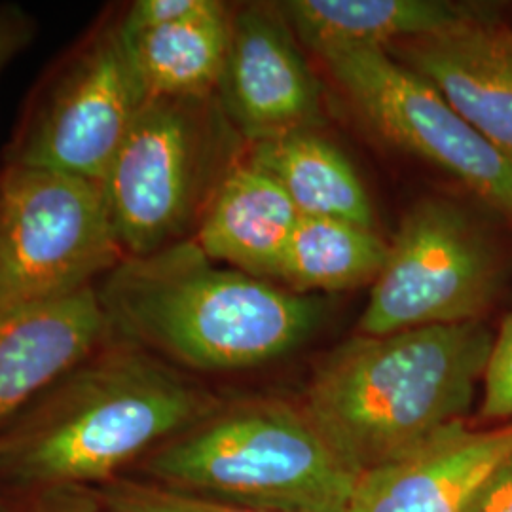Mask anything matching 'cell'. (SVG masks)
<instances>
[{
	"instance_id": "1",
	"label": "cell",
	"mask_w": 512,
	"mask_h": 512,
	"mask_svg": "<svg viewBox=\"0 0 512 512\" xmlns=\"http://www.w3.org/2000/svg\"><path fill=\"white\" fill-rule=\"evenodd\" d=\"M222 403L194 376L110 334L0 433V478L35 494L97 490Z\"/></svg>"
},
{
	"instance_id": "2",
	"label": "cell",
	"mask_w": 512,
	"mask_h": 512,
	"mask_svg": "<svg viewBox=\"0 0 512 512\" xmlns=\"http://www.w3.org/2000/svg\"><path fill=\"white\" fill-rule=\"evenodd\" d=\"M110 334L192 372L270 365L302 348L330 300L239 272L194 239L126 256L97 287Z\"/></svg>"
},
{
	"instance_id": "3",
	"label": "cell",
	"mask_w": 512,
	"mask_h": 512,
	"mask_svg": "<svg viewBox=\"0 0 512 512\" xmlns=\"http://www.w3.org/2000/svg\"><path fill=\"white\" fill-rule=\"evenodd\" d=\"M486 321L357 334L319 363L304 412L365 475L465 423L494 348Z\"/></svg>"
},
{
	"instance_id": "4",
	"label": "cell",
	"mask_w": 512,
	"mask_h": 512,
	"mask_svg": "<svg viewBox=\"0 0 512 512\" xmlns=\"http://www.w3.org/2000/svg\"><path fill=\"white\" fill-rule=\"evenodd\" d=\"M160 486L272 512H348L359 476L302 406L222 403L141 461Z\"/></svg>"
},
{
	"instance_id": "5",
	"label": "cell",
	"mask_w": 512,
	"mask_h": 512,
	"mask_svg": "<svg viewBox=\"0 0 512 512\" xmlns=\"http://www.w3.org/2000/svg\"><path fill=\"white\" fill-rule=\"evenodd\" d=\"M243 145L217 95L148 97L99 183L124 256L194 239Z\"/></svg>"
},
{
	"instance_id": "6",
	"label": "cell",
	"mask_w": 512,
	"mask_h": 512,
	"mask_svg": "<svg viewBox=\"0 0 512 512\" xmlns=\"http://www.w3.org/2000/svg\"><path fill=\"white\" fill-rule=\"evenodd\" d=\"M511 279V256L488 220L452 198H423L389 241L357 332L484 321Z\"/></svg>"
},
{
	"instance_id": "7",
	"label": "cell",
	"mask_w": 512,
	"mask_h": 512,
	"mask_svg": "<svg viewBox=\"0 0 512 512\" xmlns=\"http://www.w3.org/2000/svg\"><path fill=\"white\" fill-rule=\"evenodd\" d=\"M124 258L99 184L0 167V311L84 293Z\"/></svg>"
},
{
	"instance_id": "8",
	"label": "cell",
	"mask_w": 512,
	"mask_h": 512,
	"mask_svg": "<svg viewBox=\"0 0 512 512\" xmlns=\"http://www.w3.org/2000/svg\"><path fill=\"white\" fill-rule=\"evenodd\" d=\"M118 16L65 55L23 118L4 164L99 184L148 99Z\"/></svg>"
},
{
	"instance_id": "9",
	"label": "cell",
	"mask_w": 512,
	"mask_h": 512,
	"mask_svg": "<svg viewBox=\"0 0 512 512\" xmlns=\"http://www.w3.org/2000/svg\"><path fill=\"white\" fill-rule=\"evenodd\" d=\"M321 59L368 128L450 175L512 224V160L465 122L425 78L380 48L342 50Z\"/></svg>"
},
{
	"instance_id": "10",
	"label": "cell",
	"mask_w": 512,
	"mask_h": 512,
	"mask_svg": "<svg viewBox=\"0 0 512 512\" xmlns=\"http://www.w3.org/2000/svg\"><path fill=\"white\" fill-rule=\"evenodd\" d=\"M277 4L234 8L217 99L247 145L323 124V90Z\"/></svg>"
},
{
	"instance_id": "11",
	"label": "cell",
	"mask_w": 512,
	"mask_h": 512,
	"mask_svg": "<svg viewBox=\"0 0 512 512\" xmlns=\"http://www.w3.org/2000/svg\"><path fill=\"white\" fill-rule=\"evenodd\" d=\"M385 52L425 78L459 116L512 160V27L476 8Z\"/></svg>"
},
{
	"instance_id": "12",
	"label": "cell",
	"mask_w": 512,
	"mask_h": 512,
	"mask_svg": "<svg viewBox=\"0 0 512 512\" xmlns=\"http://www.w3.org/2000/svg\"><path fill=\"white\" fill-rule=\"evenodd\" d=\"M512 454V421L476 431L458 423L416 452L359 476L348 512H467Z\"/></svg>"
},
{
	"instance_id": "13",
	"label": "cell",
	"mask_w": 512,
	"mask_h": 512,
	"mask_svg": "<svg viewBox=\"0 0 512 512\" xmlns=\"http://www.w3.org/2000/svg\"><path fill=\"white\" fill-rule=\"evenodd\" d=\"M109 336L95 287L0 311V433Z\"/></svg>"
},
{
	"instance_id": "14",
	"label": "cell",
	"mask_w": 512,
	"mask_h": 512,
	"mask_svg": "<svg viewBox=\"0 0 512 512\" xmlns=\"http://www.w3.org/2000/svg\"><path fill=\"white\" fill-rule=\"evenodd\" d=\"M298 219L285 190L243 156L220 183L194 241L220 264L277 283Z\"/></svg>"
},
{
	"instance_id": "15",
	"label": "cell",
	"mask_w": 512,
	"mask_h": 512,
	"mask_svg": "<svg viewBox=\"0 0 512 512\" xmlns=\"http://www.w3.org/2000/svg\"><path fill=\"white\" fill-rule=\"evenodd\" d=\"M304 48L325 55L380 48L433 33L473 14L446 0H285L275 2Z\"/></svg>"
},
{
	"instance_id": "16",
	"label": "cell",
	"mask_w": 512,
	"mask_h": 512,
	"mask_svg": "<svg viewBox=\"0 0 512 512\" xmlns=\"http://www.w3.org/2000/svg\"><path fill=\"white\" fill-rule=\"evenodd\" d=\"M245 158L285 190L300 215L376 226L374 205L357 169L317 129L251 143Z\"/></svg>"
},
{
	"instance_id": "17",
	"label": "cell",
	"mask_w": 512,
	"mask_h": 512,
	"mask_svg": "<svg viewBox=\"0 0 512 512\" xmlns=\"http://www.w3.org/2000/svg\"><path fill=\"white\" fill-rule=\"evenodd\" d=\"M232 12L209 0L190 18L126 37L148 97L190 99L217 95L230 42Z\"/></svg>"
},
{
	"instance_id": "18",
	"label": "cell",
	"mask_w": 512,
	"mask_h": 512,
	"mask_svg": "<svg viewBox=\"0 0 512 512\" xmlns=\"http://www.w3.org/2000/svg\"><path fill=\"white\" fill-rule=\"evenodd\" d=\"M389 241L376 228L332 217H306L294 226L277 283L294 293H342L378 279Z\"/></svg>"
},
{
	"instance_id": "19",
	"label": "cell",
	"mask_w": 512,
	"mask_h": 512,
	"mask_svg": "<svg viewBox=\"0 0 512 512\" xmlns=\"http://www.w3.org/2000/svg\"><path fill=\"white\" fill-rule=\"evenodd\" d=\"M110 512H272L171 490L150 480L116 478L90 490Z\"/></svg>"
},
{
	"instance_id": "20",
	"label": "cell",
	"mask_w": 512,
	"mask_h": 512,
	"mask_svg": "<svg viewBox=\"0 0 512 512\" xmlns=\"http://www.w3.org/2000/svg\"><path fill=\"white\" fill-rule=\"evenodd\" d=\"M482 421L512 420V311L495 332L478 406Z\"/></svg>"
},
{
	"instance_id": "21",
	"label": "cell",
	"mask_w": 512,
	"mask_h": 512,
	"mask_svg": "<svg viewBox=\"0 0 512 512\" xmlns=\"http://www.w3.org/2000/svg\"><path fill=\"white\" fill-rule=\"evenodd\" d=\"M209 0H137L122 10L120 25L126 37L194 16Z\"/></svg>"
},
{
	"instance_id": "22",
	"label": "cell",
	"mask_w": 512,
	"mask_h": 512,
	"mask_svg": "<svg viewBox=\"0 0 512 512\" xmlns=\"http://www.w3.org/2000/svg\"><path fill=\"white\" fill-rule=\"evenodd\" d=\"M35 37V21L18 6H0V73Z\"/></svg>"
},
{
	"instance_id": "23",
	"label": "cell",
	"mask_w": 512,
	"mask_h": 512,
	"mask_svg": "<svg viewBox=\"0 0 512 512\" xmlns=\"http://www.w3.org/2000/svg\"><path fill=\"white\" fill-rule=\"evenodd\" d=\"M467 512H512V454L482 484Z\"/></svg>"
},
{
	"instance_id": "24",
	"label": "cell",
	"mask_w": 512,
	"mask_h": 512,
	"mask_svg": "<svg viewBox=\"0 0 512 512\" xmlns=\"http://www.w3.org/2000/svg\"><path fill=\"white\" fill-rule=\"evenodd\" d=\"M21 512H110L93 492H44Z\"/></svg>"
}]
</instances>
